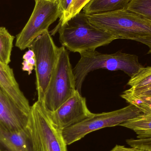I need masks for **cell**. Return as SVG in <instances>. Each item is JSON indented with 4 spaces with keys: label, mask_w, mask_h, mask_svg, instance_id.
I'll use <instances>...</instances> for the list:
<instances>
[{
    "label": "cell",
    "mask_w": 151,
    "mask_h": 151,
    "mask_svg": "<svg viewBox=\"0 0 151 151\" xmlns=\"http://www.w3.org/2000/svg\"><path fill=\"white\" fill-rule=\"evenodd\" d=\"M48 113L53 124L61 130L81 122L93 114L88 109L85 98L77 90L58 109Z\"/></svg>",
    "instance_id": "9"
},
{
    "label": "cell",
    "mask_w": 151,
    "mask_h": 151,
    "mask_svg": "<svg viewBox=\"0 0 151 151\" xmlns=\"http://www.w3.org/2000/svg\"><path fill=\"white\" fill-rule=\"evenodd\" d=\"M0 85L23 110L30 113L31 106L28 99L20 90L13 70L8 65L0 63Z\"/></svg>",
    "instance_id": "11"
},
{
    "label": "cell",
    "mask_w": 151,
    "mask_h": 151,
    "mask_svg": "<svg viewBox=\"0 0 151 151\" xmlns=\"http://www.w3.org/2000/svg\"><path fill=\"white\" fill-rule=\"evenodd\" d=\"M0 151H8L5 150V149H3V148H1L0 147Z\"/></svg>",
    "instance_id": "27"
},
{
    "label": "cell",
    "mask_w": 151,
    "mask_h": 151,
    "mask_svg": "<svg viewBox=\"0 0 151 151\" xmlns=\"http://www.w3.org/2000/svg\"><path fill=\"white\" fill-rule=\"evenodd\" d=\"M151 88V84L150 85H148V86H145V87H143V88H132L134 89H138V90H144L147 89Z\"/></svg>",
    "instance_id": "25"
},
{
    "label": "cell",
    "mask_w": 151,
    "mask_h": 151,
    "mask_svg": "<svg viewBox=\"0 0 151 151\" xmlns=\"http://www.w3.org/2000/svg\"><path fill=\"white\" fill-rule=\"evenodd\" d=\"M111 151H137V148H127L123 145H116Z\"/></svg>",
    "instance_id": "24"
},
{
    "label": "cell",
    "mask_w": 151,
    "mask_h": 151,
    "mask_svg": "<svg viewBox=\"0 0 151 151\" xmlns=\"http://www.w3.org/2000/svg\"><path fill=\"white\" fill-rule=\"evenodd\" d=\"M32 13L25 26L17 35L16 47L20 50L30 48L33 42L60 18L57 0H35Z\"/></svg>",
    "instance_id": "8"
},
{
    "label": "cell",
    "mask_w": 151,
    "mask_h": 151,
    "mask_svg": "<svg viewBox=\"0 0 151 151\" xmlns=\"http://www.w3.org/2000/svg\"><path fill=\"white\" fill-rule=\"evenodd\" d=\"M95 27L117 39L135 40L151 36V22L127 9L87 15Z\"/></svg>",
    "instance_id": "2"
},
{
    "label": "cell",
    "mask_w": 151,
    "mask_h": 151,
    "mask_svg": "<svg viewBox=\"0 0 151 151\" xmlns=\"http://www.w3.org/2000/svg\"><path fill=\"white\" fill-rule=\"evenodd\" d=\"M76 90L69 53L64 47H61L57 63L45 93L42 106L49 113L53 112L71 97Z\"/></svg>",
    "instance_id": "5"
},
{
    "label": "cell",
    "mask_w": 151,
    "mask_h": 151,
    "mask_svg": "<svg viewBox=\"0 0 151 151\" xmlns=\"http://www.w3.org/2000/svg\"><path fill=\"white\" fill-rule=\"evenodd\" d=\"M23 59L22 69L24 71L27 72L30 75L35 69V56L33 51L30 49L27 51L23 56Z\"/></svg>",
    "instance_id": "19"
},
{
    "label": "cell",
    "mask_w": 151,
    "mask_h": 151,
    "mask_svg": "<svg viewBox=\"0 0 151 151\" xmlns=\"http://www.w3.org/2000/svg\"><path fill=\"white\" fill-rule=\"evenodd\" d=\"M0 147L8 151H33L27 129L11 131L0 126Z\"/></svg>",
    "instance_id": "12"
},
{
    "label": "cell",
    "mask_w": 151,
    "mask_h": 151,
    "mask_svg": "<svg viewBox=\"0 0 151 151\" xmlns=\"http://www.w3.org/2000/svg\"><path fill=\"white\" fill-rule=\"evenodd\" d=\"M14 39L5 27H0V63L5 65L11 62Z\"/></svg>",
    "instance_id": "15"
},
{
    "label": "cell",
    "mask_w": 151,
    "mask_h": 151,
    "mask_svg": "<svg viewBox=\"0 0 151 151\" xmlns=\"http://www.w3.org/2000/svg\"><path fill=\"white\" fill-rule=\"evenodd\" d=\"M151 84V66L143 67L130 78L127 85L132 88H143Z\"/></svg>",
    "instance_id": "16"
},
{
    "label": "cell",
    "mask_w": 151,
    "mask_h": 151,
    "mask_svg": "<svg viewBox=\"0 0 151 151\" xmlns=\"http://www.w3.org/2000/svg\"><path fill=\"white\" fill-rule=\"evenodd\" d=\"M134 41L141 42L142 44H145L146 46H148L149 47V50L148 54H151V36L136 39Z\"/></svg>",
    "instance_id": "23"
},
{
    "label": "cell",
    "mask_w": 151,
    "mask_h": 151,
    "mask_svg": "<svg viewBox=\"0 0 151 151\" xmlns=\"http://www.w3.org/2000/svg\"><path fill=\"white\" fill-rule=\"evenodd\" d=\"M126 142L132 148H145L151 150V139H129Z\"/></svg>",
    "instance_id": "21"
},
{
    "label": "cell",
    "mask_w": 151,
    "mask_h": 151,
    "mask_svg": "<svg viewBox=\"0 0 151 151\" xmlns=\"http://www.w3.org/2000/svg\"><path fill=\"white\" fill-rule=\"evenodd\" d=\"M27 129L33 151H67L62 130L53 124L47 112L38 101L31 106Z\"/></svg>",
    "instance_id": "4"
},
{
    "label": "cell",
    "mask_w": 151,
    "mask_h": 151,
    "mask_svg": "<svg viewBox=\"0 0 151 151\" xmlns=\"http://www.w3.org/2000/svg\"><path fill=\"white\" fill-rule=\"evenodd\" d=\"M142 113L139 108L132 104L112 111L93 113L81 122L62 130L63 135L67 145H70L91 132L119 126Z\"/></svg>",
    "instance_id": "6"
},
{
    "label": "cell",
    "mask_w": 151,
    "mask_h": 151,
    "mask_svg": "<svg viewBox=\"0 0 151 151\" xmlns=\"http://www.w3.org/2000/svg\"><path fill=\"white\" fill-rule=\"evenodd\" d=\"M81 58L73 69L76 90L80 93L82 86L87 76L98 69L110 71L121 70L130 78L143 67L135 55L118 51L111 54L90 51L80 54Z\"/></svg>",
    "instance_id": "3"
},
{
    "label": "cell",
    "mask_w": 151,
    "mask_h": 151,
    "mask_svg": "<svg viewBox=\"0 0 151 151\" xmlns=\"http://www.w3.org/2000/svg\"><path fill=\"white\" fill-rule=\"evenodd\" d=\"M30 48L35 56L37 101L42 105L45 93L57 63L60 47L56 45L47 30L35 40Z\"/></svg>",
    "instance_id": "7"
},
{
    "label": "cell",
    "mask_w": 151,
    "mask_h": 151,
    "mask_svg": "<svg viewBox=\"0 0 151 151\" xmlns=\"http://www.w3.org/2000/svg\"><path fill=\"white\" fill-rule=\"evenodd\" d=\"M131 0H90L83 9L86 15L127 9Z\"/></svg>",
    "instance_id": "13"
},
{
    "label": "cell",
    "mask_w": 151,
    "mask_h": 151,
    "mask_svg": "<svg viewBox=\"0 0 151 151\" xmlns=\"http://www.w3.org/2000/svg\"><path fill=\"white\" fill-rule=\"evenodd\" d=\"M119 126L134 131L137 139H151V112L142 113Z\"/></svg>",
    "instance_id": "14"
},
{
    "label": "cell",
    "mask_w": 151,
    "mask_h": 151,
    "mask_svg": "<svg viewBox=\"0 0 151 151\" xmlns=\"http://www.w3.org/2000/svg\"><path fill=\"white\" fill-rule=\"evenodd\" d=\"M89 1L90 0H73L68 11L65 22L81 12Z\"/></svg>",
    "instance_id": "20"
},
{
    "label": "cell",
    "mask_w": 151,
    "mask_h": 151,
    "mask_svg": "<svg viewBox=\"0 0 151 151\" xmlns=\"http://www.w3.org/2000/svg\"><path fill=\"white\" fill-rule=\"evenodd\" d=\"M58 32L62 47L80 54L94 51L117 40L92 25L83 12H79L69 19L58 28Z\"/></svg>",
    "instance_id": "1"
},
{
    "label": "cell",
    "mask_w": 151,
    "mask_h": 151,
    "mask_svg": "<svg viewBox=\"0 0 151 151\" xmlns=\"http://www.w3.org/2000/svg\"><path fill=\"white\" fill-rule=\"evenodd\" d=\"M137 151H151V150L145 148H137Z\"/></svg>",
    "instance_id": "26"
},
{
    "label": "cell",
    "mask_w": 151,
    "mask_h": 151,
    "mask_svg": "<svg viewBox=\"0 0 151 151\" xmlns=\"http://www.w3.org/2000/svg\"><path fill=\"white\" fill-rule=\"evenodd\" d=\"M57 1L59 4V9L61 12V16L59 18L60 20H59V24L53 30V33H52L53 35L55 34L57 32L58 28L65 23L68 11L73 0H57Z\"/></svg>",
    "instance_id": "18"
},
{
    "label": "cell",
    "mask_w": 151,
    "mask_h": 151,
    "mask_svg": "<svg viewBox=\"0 0 151 151\" xmlns=\"http://www.w3.org/2000/svg\"><path fill=\"white\" fill-rule=\"evenodd\" d=\"M29 114L19 106L0 85V126L11 131L25 129Z\"/></svg>",
    "instance_id": "10"
},
{
    "label": "cell",
    "mask_w": 151,
    "mask_h": 151,
    "mask_svg": "<svg viewBox=\"0 0 151 151\" xmlns=\"http://www.w3.org/2000/svg\"><path fill=\"white\" fill-rule=\"evenodd\" d=\"M127 9L151 22V0H131Z\"/></svg>",
    "instance_id": "17"
},
{
    "label": "cell",
    "mask_w": 151,
    "mask_h": 151,
    "mask_svg": "<svg viewBox=\"0 0 151 151\" xmlns=\"http://www.w3.org/2000/svg\"><path fill=\"white\" fill-rule=\"evenodd\" d=\"M130 91L134 94L137 96H143L151 97V88L144 90L134 89H129Z\"/></svg>",
    "instance_id": "22"
}]
</instances>
